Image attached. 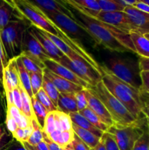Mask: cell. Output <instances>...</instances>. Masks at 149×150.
<instances>
[{
    "label": "cell",
    "instance_id": "cell-1",
    "mask_svg": "<svg viewBox=\"0 0 149 150\" xmlns=\"http://www.w3.org/2000/svg\"><path fill=\"white\" fill-rule=\"evenodd\" d=\"M101 71L102 81L107 89L128 109L134 118L139 120L143 115V101L140 92L114 76L105 64L101 65Z\"/></svg>",
    "mask_w": 149,
    "mask_h": 150
},
{
    "label": "cell",
    "instance_id": "cell-2",
    "mask_svg": "<svg viewBox=\"0 0 149 150\" xmlns=\"http://www.w3.org/2000/svg\"><path fill=\"white\" fill-rule=\"evenodd\" d=\"M77 13L78 18H76V21L98 45L113 52L123 53L129 51L112 36L102 22L80 12L77 11Z\"/></svg>",
    "mask_w": 149,
    "mask_h": 150
},
{
    "label": "cell",
    "instance_id": "cell-3",
    "mask_svg": "<svg viewBox=\"0 0 149 150\" xmlns=\"http://www.w3.org/2000/svg\"><path fill=\"white\" fill-rule=\"evenodd\" d=\"M88 89L103 103L112 117L115 125H129L134 124L138 120L134 118L128 109L112 95L102 81H99L96 86H91Z\"/></svg>",
    "mask_w": 149,
    "mask_h": 150
},
{
    "label": "cell",
    "instance_id": "cell-4",
    "mask_svg": "<svg viewBox=\"0 0 149 150\" xmlns=\"http://www.w3.org/2000/svg\"><path fill=\"white\" fill-rule=\"evenodd\" d=\"M118 79L140 92L141 77L139 62L119 57H110L105 64Z\"/></svg>",
    "mask_w": 149,
    "mask_h": 150
},
{
    "label": "cell",
    "instance_id": "cell-5",
    "mask_svg": "<svg viewBox=\"0 0 149 150\" xmlns=\"http://www.w3.org/2000/svg\"><path fill=\"white\" fill-rule=\"evenodd\" d=\"M28 25L24 20L13 19L0 32V38L8 60L18 57L22 51L23 36Z\"/></svg>",
    "mask_w": 149,
    "mask_h": 150
},
{
    "label": "cell",
    "instance_id": "cell-6",
    "mask_svg": "<svg viewBox=\"0 0 149 150\" xmlns=\"http://www.w3.org/2000/svg\"><path fill=\"white\" fill-rule=\"evenodd\" d=\"M22 20H27L30 25L41 29L47 33L58 37V32L51 23V20L45 16L43 11L32 4L31 1L19 0L9 1Z\"/></svg>",
    "mask_w": 149,
    "mask_h": 150
},
{
    "label": "cell",
    "instance_id": "cell-7",
    "mask_svg": "<svg viewBox=\"0 0 149 150\" xmlns=\"http://www.w3.org/2000/svg\"><path fill=\"white\" fill-rule=\"evenodd\" d=\"M144 126L145 118L140 117L134 124L114 125L107 132L113 136L120 150H132L136 142L143 133Z\"/></svg>",
    "mask_w": 149,
    "mask_h": 150
},
{
    "label": "cell",
    "instance_id": "cell-8",
    "mask_svg": "<svg viewBox=\"0 0 149 150\" xmlns=\"http://www.w3.org/2000/svg\"><path fill=\"white\" fill-rule=\"evenodd\" d=\"M58 62L72 70L90 86H96L102 81V74L80 55H77L71 59L64 56Z\"/></svg>",
    "mask_w": 149,
    "mask_h": 150
},
{
    "label": "cell",
    "instance_id": "cell-9",
    "mask_svg": "<svg viewBox=\"0 0 149 150\" xmlns=\"http://www.w3.org/2000/svg\"><path fill=\"white\" fill-rule=\"evenodd\" d=\"M29 27L26 29L24 33L23 43H22L21 54L32 59L38 66L44 70L45 69L44 63L51 58L47 55L46 52L39 41L32 35Z\"/></svg>",
    "mask_w": 149,
    "mask_h": 150
},
{
    "label": "cell",
    "instance_id": "cell-10",
    "mask_svg": "<svg viewBox=\"0 0 149 150\" xmlns=\"http://www.w3.org/2000/svg\"><path fill=\"white\" fill-rule=\"evenodd\" d=\"M44 13L57 27L67 34L69 36L72 35L74 37H81L87 34L83 27L77 23L76 19L74 20L62 13H49L45 12Z\"/></svg>",
    "mask_w": 149,
    "mask_h": 150
},
{
    "label": "cell",
    "instance_id": "cell-11",
    "mask_svg": "<svg viewBox=\"0 0 149 150\" xmlns=\"http://www.w3.org/2000/svg\"><path fill=\"white\" fill-rule=\"evenodd\" d=\"M99 21L109 24L126 33L131 32V27L127 14L124 11L103 12L100 11L95 18Z\"/></svg>",
    "mask_w": 149,
    "mask_h": 150
},
{
    "label": "cell",
    "instance_id": "cell-12",
    "mask_svg": "<svg viewBox=\"0 0 149 150\" xmlns=\"http://www.w3.org/2000/svg\"><path fill=\"white\" fill-rule=\"evenodd\" d=\"M131 27V32H137L143 35L149 34V14L140 11L134 7L124 8Z\"/></svg>",
    "mask_w": 149,
    "mask_h": 150
},
{
    "label": "cell",
    "instance_id": "cell-13",
    "mask_svg": "<svg viewBox=\"0 0 149 150\" xmlns=\"http://www.w3.org/2000/svg\"><path fill=\"white\" fill-rule=\"evenodd\" d=\"M44 64H45V68L49 70L50 71L53 73L54 74L57 75V76H60V77L63 78L64 79H67V80L72 82L73 83H75V84L81 86L83 89H88L91 86L87 82L80 79L75 73H73L72 70H70L67 67H64V65L61 64L60 63L57 62L55 60L49 59L45 62Z\"/></svg>",
    "mask_w": 149,
    "mask_h": 150
},
{
    "label": "cell",
    "instance_id": "cell-14",
    "mask_svg": "<svg viewBox=\"0 0 149 150\" xmlns=\"http://www.w3.org/2000/svg\"><path fill=\"white\" fill-rule=\"evenodd\" d=\"M84 92L87 100L88 107L92 110L108 127H110L114 125L115 122L103 103L97 97L95 96L89 89H84Z\"/></svg>",
    "mask_w": 149,
    "mask_h": 150
},
{
    "label": "cell",
    "instance_id": "cell-15",
    "mask_svg": "<svg viewBox=\"0 0 149 150\" xmlns=\"http://www.w3.org/2000/svg\"><path fill=\"white\" fill-rule=\"evenodd\" d=\"M31 32L34 35L35 38L39 41L42 47L45 51L46 52L47 55L53 60H55L58 62L61 58L64 56V54L57 48L56 45L40 30L37 28L31 25L29 27Z\"/></svg>",
    "mask_w": 149,
    "mask_h": 150
},
{
    "label": "cell",
    "instance_id": "cell-16",
    "mask_svg": "<svg viewBox=\"0 0 149 150\" xmlns=\"http://www.w3.org/2000/svg\"><path fill=\"white\" fill-rule=\"evenodd\" d=\"M18 70L15 58L9 60L8 64L4 68L2 74V86L4 93L12 92L20 84Z\"/></svg>",
    "mask_w": 149,
    "mask_h": 150
},
{
    "label": "cell",
    "instance_id": "cell-17",
    "mask_svg": "<svg viewBox=\"0 0 149 150\" xmlns=\"http://www.w3.org/2000/svg\"><path fill=\"white\" fill-rule=\"evenodd\" d=\"M36 7L45 13H62L75 20L76 16L71 10L69 9L64 1H53V0H34L31 1Z\"/></svg>",
    "mask_w": 149,
    "mask_h": 150
},
{
    "label": "cell",
    "instance_id": "cell-18",
    "mask_svg": "<svg viewBox=\"0 0 149 150\" xmlns=\"http://www.w3.org/2000/svg\"><path fill=\"white\" fill-rule=\"evenodd\" d=\"M44 74L52 81L59 93H75L83 89L81 86L54 74L46 68L44 70Z\"/></svg>",
    "mask_w": 149,
    "mask_h": 150
},
{
    "label": "cell",
    "instance_id": "cell-19",
    "mask_svg": "<svg viewBox=\"0 0 149 150\" xmlns=\"http://www.w3.org/2000/svg\"><path fill=\"white\" fill-rule=\"evenodd\" d=\"M57 110L66 114L78 112L74 93H60Z\"/></svg>",
    "mask_w": 149,
    "mask_h": 150
},
{
    "label": "cell",
    "instance_id": "cell-20",
    "mask_svg": "<svg viewBox=\"0 0 149 150\" xmlns=\"http://www.w3.org/2000/svg\"><path fill=\"white\" fill-rule=\"evenodd\" d=\"M130 38L136 50V54L140 57L149 58V40L144 35L137 32L129 33Z\"/></svg>",
    "mask_w": 149,
    "mask_h": 150
},
{
    "label": "cell",
    "instance_id": "cell-21",
    "mask_svg": "<svg viewBox=\"0 0 149 150\" xmlns=\"http://www.w3.org/2000/svg\"><path fill=\"white\" fill-rule=\"evenodd\" d=\"M14 16L16 18L20 19L9 1H3V3L0 5V32L13 20V17Z\"/></svg>",
    "mask_w": 149,
    "mask_h": 150
},
{
    "label": "cell",
    "instance_id": "cell-22",
    "mask_svg": "<svg viewBox=\"0 0 149 150\" xmlns=\"http://www.w3.org/2000/svg\"><path fill=\"white\" fill-rule=\"evenodd\" d=\"M72 129L74 130L76 136H78L79 139L84 142L91 149H94L96 145L99 143L101 140V138L95 136L91 132L87 130L81 128L79 126L72 123Z\"/></svg>",
    "mask_w": 149,
    "mask_h": 150
},
{
    "label": "cell",
    "instance_id": "cell-23",
    "mask_svg": "<svg viewBox=\"0 0 149 150\" xmlns=\"http://www.w3.org/2000/svg\"><path fill=\"white\" fill-rule=\"evenodd\" d=\"M54 120L55 123L53 132H66L73 130L72 122L68 114L56 110L54 111Z\"/></svg>",
    "mask_w": 149,
    "mask_h": 150
},
{
    "label": "cell",
    "instance_id": "cell-24",
    "mask_svg": "<svg viewBox=\"0 0 149 150\" xmlns=\"http://www.w3.org/2000/svg\"><path fill=\"white\" fill-rule=\"evenodd\" d=\"M69 116H70L72 122L73 124L79 126V127H81V128H83L85 129V130H89V131L91 132L92 133H93L95 136H98L99 138H102V135L104 134L103 132L96 128V127H94L93 125L91 124V123L89 122L83 116H82L79 112L72 113V114H69Z\"/></svg>",
    "mask_w": 149,
    "mask_h": 150
},
{
    "label": "cell",
    "instance_id": "cell-25",
    "mask_svg": "<svg viewBox=\"0 0 149 150\" xmlns=\"http://www.w3.org/2000/svg\"><path fill=\"white\" fill-rule=\"evenodd\" d=\"M7 114L15 120L19 128H26L32 125V121L29 120L14 104L7 105Z\"/></svg>",
    "mask_w": 149,
    "mask_h": 150
},
{
    "label": "cell",
    "instance_id": "cell-26",
    "mask_svg": "<svg viewBox=\"0 0 149 150\" xmlns=\"http://www.w3.org/2000/svg\"><path fill=\"white\" fill-rule=\"evenodd\" d=\"M18 89L20 90V95H21V103H22V113L29 119L31 121H33L34 120H36L34 114L33 109H32V100L30 96L28 95L27 92L25 90L23 85L20 83L18 86Z\"/></svg>",
    "mask_w": 149,
    "mask_h": 150
},
{
    "label": "cell",
    "instance_id": "cell-27",
    "mask_svg": "<svg viewBox=\"0 0 149 150\" xmlns=\"http://www.w3.org/2000/svg\"><path fill=\"white\" fill-rule=\"evenodd\" d=\"M16 63H17L18 70V74H19V79H20V83H21V84L23 85L25 90L27 92L28 95H29V96H30V98H32L34 95H33V93H32V87H31L29 73L26 70V69L25 68L24 65H23V62H22L21 59H20L19 56L16 57Z\"/></svg>",
    "mask_w": 149,
    "mask_h": 150
},
{
    "label": "cell",
    "instance_id": "cell-28",
    "mask_svg": "<svg viewBox=\"0 0 149 150\" xmlns=\"http://www.w3.org/2000/svg\"><path fill=\"white\" fill-rule=\"evenodd\" d=\"M79 113H80L82 116H83L91 124L93 125L94 127H96V128L100 130L101 131H102L103 133H105V132L108 131L109 127H108V125H106L101 120V119L99 118L92 110H91L89 107L86 108L85 109L82 110V111H80Z\"/></svg>",
    "mask_w": 149,
    "mask_h": 150
},
{
    "label": "cell",
    "instance_id": "cell-29",
    "mask_svg": "<svg viewBox=\"0 0 149 150\" xmlns=\"http://www.w3.org/2000/svg\"><path fill=\"white\" fill-rule=\"evenodd\" d=\"M32 100V109H33L34 114L36 118L37 121L39 123V126L42 128H43L44 124H45V119L48 114V111H47L46 108L37 100L34 96L31 98Z\"/></svg>",
    "mask_w": 149,
    "mask_h": 150
},
{
    "label": "cell",
    "instance_id": "cell-30",
    "mask_svg": "<svg viewBox=\"0 0 149 150\" xmlns=\"http://www.w3.org/2000/svg\"><path fill=\"white\" fill-rule=\"evenodd\" d=\"M42 89L45 92V93L48 95L52 102L53 103L54 105L56 106L57 108V104H58V96H59V92L58 89L56 88L54 86L53 83H52L51 80L44 74L43 72V82H42Z\"/></svg>",
    "mask_w": 149,
    "mask_h": 150
},
{
    "label": "cell",
    "instance_id": "cell-31",
    "mask_svg": "<svg viewBox=\"0 0 149 150\" xmlns=\"http://www.w3.org/2000/svg\"><path fill=\"white\" fill-rule=\"evenodd\" d=\"M32 123L33 125V131L29 139H28L27 143L31 146H36L40 142H43V132H42V128L39 126L37 120H34Z\"/></svg>",
    "mask_w": 149,
    "mask_h": 150
},
{
    "label": "cell",
    "instance_id": "cell-32",
    "mask_svg": "<svg viewBox=\"0 0 149 150\" xmlns=\"http://www.w3.org/2000/svg\"><path fill=\"white\" fill-rule=\"evenodd\" d=\"M132 150H149V125H148L145 119L144 131L142 136L136 142Z\"/></svg>",
    "mask_w": 149,
    "mask_h": 150
},
{
    "label": "cell",
    "instance_id": "cell-33",
    "mask_svg": "<svg viewBox=\"0 0 149 150\" xmlns=\"http://www.w3.org/2000/svg\"><path fill=\"white\" fill-rule=\"evenodd\" d=\"M35 98H37L38 101L46 108L47 111H48V113L52 112V111H55L57 110L56 106L53 104V103L52 102V100H51V98L48 97V95L45 93V91L42 89V88L41 89H39V92L34 95Z\"/></svg>",
    "mask_w": 149,
    "mask_h": 150
},
{
    "label": "cell",
    "instance_id": "cell-34",
    "mask_svg": "<svg viewBox=\"0 0 149 150\" xmlns=\"http://www.w3.org/2000/svg\"><path fill=\"white\" fill-rule=\"evenodd\" d=\"M32 131H33V125H32V123L31 125L28 126L26 128H19L18 127L12 134V136H13L15 140H16L17 142L20 144H23L24 142H27Z\"/></svg>",
    "mask_w": 149,
    "mask_h": 150
},
{
    "label": "cell",
    "instance_id": "cell-35",
    "mask_svg": "<svg viewBox=\"0 0 149 150\" xmlns=\"http://www.w3.org/2000/svg\"><path fill=\"white\" fill-rule=\"evenodd\" d=\"M101 11L114 12L124 11V8L121 7L115 0H98Z\"/></svg>",
    "mask_w": 149,
    "mask_h": 150
},
{
    "label": "cell",
    "instance_id": "cell-36",
    "mask_svg": "<svg viewBox=\"0 0 149 150\" xmlns=\"http://www.w3.org/2000/svg\"><path fill=\"white\" fill-rule=\"evenodd\" d=\"M30 76L31 87L33 95L34 96L37 93L42 89L43 82V73H29Z\"/></svg>",
    "mask_w": 149,
    "mask_h": 150
},
{
    "label": "cell",
    "instance_id": "cell-37",
    "mask_svg": "<svg viewBox=\"0 0 149 150\" xmlns=\"http://www.w3.org/2000/svg\"><path fill=\"white\" fill-rule=\"evenodd\" d=\"M25 68L26 69L29 73H43L45 69H42L37 64L36 62L33 61L32 59L28 57L27 56L24 55L23 54H20L19 55Z\"/></svg>",
    "mask_w": 149,
    "mask_h": 150
},
{
    "label": "cell",
    "instance_id": "cell-38",
    "mask_svg": "<svg viewBox=\"0 0 149 150\" xmlns=\"http://www.w3.org/2000/svg\"><path fill=\"white\" fill-rule=\"evenodd\" d=\"M140 77L142 81L140 94L142 96L149 98V71H141Z\"/></svg>",
    "mask_w": 149,
    "mask_h": 150
},
{
    "label": "cell",
    "instance_id": "cell-39",
    "mask_svg": "<svg viewBox=\"0 0 149 150\" xmlns=\"http://www.w3.org/2000/svg\"><path fill=\"white\" fill-rule=\"evenodd\" d=\"M102 139L105 144L106 150H120L113 136L110 133H108V132L104 133L102 136Z\"/></svg>",
    "mask_w": 149,
    "mask_h": 150
},
{
    "label": "cell",
    "instance_id": "cell-40",
    "mask_svg": "<svg viewBox=\"0 0 149 150\" xmlns=\"http://www.w3.org/2000/svg\"><path fill=\"white\" fill-rule=\"evenodd\" d=\"M74 96H75L76 102H77V107L78 112L81 111L82 110L85 109L88 107V103L87 100H86V95H85L84 89L83 90L74 93Z\"/></svg>",
    "mask_w": 149,
    "mask_h": 150
},
{
    "label": "cell",
    "instance_id": "cell-41",
    "mask_svg": "<svg viewBox=\"0 0 149 150\" xmlns=\"http://www.w3.org/2000/svg\"><path fill=\"white\" fill-rule=\"evenodd\" d=\"M8 59H7V55L5 54L4 48H3L2 43H1V38H0V75H1V80H2V74L4 68L8 64Z\"/></svg>",
    "mask_w": 149,
    "mask_h": 150
},
{
    "label": "cell",
    "instance_id": "cell-42",
    "mask_svg": "<svg viewBox=\"0 0 149 150\" xmlns=\"http://www.w3.org/2000/svg\"><path fill=\"white\" fill-rule=\"evenodd\" d=\"M5 126L6 129L7 130V131L10 133H11V135L18 128L17 125V123H16L15 120L10 115L7 114L6 115V120H5Z\"/></svg>",
    "mask_w": 149,
    "mask_h": 150
},
{
    "label": "cell",
    "instance_id": "cell-43",
    "mask_svg": "<svg viewBox=\"0 0 149 150\" xmlns=\"http://www.w3.org/2000/svg\"><path fill=\"white\" fill-rule=\"evenodd\" d=\"M13 104L22 112V103H21V95L18 86L15 88L13 90Z\"/></svg>",
    "mask_w": 149,
    "mask_h": 150
},
{
    "label": "cell",
    "instance_id": "cell-44",
    "mask_svg": "<svg viewBox=\"0 0 149 150\" xmlns=\"http://www.w3.org/2000/svg\"><path fill=\"white\" fill-rule=\"evenodd\" d=\"M72 146L74 150H91L90 148L84 143V142H82L80 139L78 138V136L74 135V139H73L72 142Z\"/></svg>",
    "mask_w": 149,
    "mask_h": 150
},
{
    "label": "cell",
    "instance_id": "cell-45",
    "mask_svg": "<svg viewBox=\"0 0 149 150\" xmlns=\"http://www.w3.org/2000/svg\"><path fill=\"white\" fill-rule=\"evenodd\" d=\"M43 141L46 143V144L48 145V148L50 150H65L64 148H62L61 146H60L59 145L57 144L56 143L53 142L52 140L49 139L45 133H43Z\"/></svg>",
    "mask_w": 149,
    "mask_h": 150
},
{
    "label": "cell",
    "instance_id": "cell-46",
    "mask_svg": "<svg viewBox=\"0 0 149 150\" xmlns=\"http://www.w3.org/2000/svg\"><path fill=\"white\" fill-rule=\"evenodd\" d=\"M142 101H143V107H142V114L149 120V98L142 96Z\"/></svg>",
    "mask_w": 149,
    "mask_h": 150
},
{
    "label": "cell",
    "instance_id": "cell-47",
    "mask_svg": "<svg viewBox=\"0 0 149 150\" xmlns=\"http://www.w3.org/2000/svg\"><path fill=\"white\" fill-rule=\"evenodd\" d=\"M138 62L140 71H149V58L140 57Z\"/></svg>",
    "mask_w": 149,
    "mask_h": 150
},
{
    "label": "cell",
    "instance_id": "cell-48",
    "mask_svg": "<svg viewBox=\"0 0 149 150\" xmlns=\"http://www.w3.org/2000/svg\"><path fill=\"white\" fill-rule=\"evenodd\" d=\"M124 8L128 7H134L137 3V0H115Z\"/></svg>",
    "mask_w": 149,
    "mask_h": 150
},
{
    "label": "cell",
    "instance_id": "cell-49",
    "mask_svg": "<svg viewBox=\"0 0 149 150\" xmlns=\"http://www.w3.org/2000/svg\"><path fill=\"white\" fill-rule=\"evenodd\" d=\"M134 7L138 9L140 11H143L144 13L149 14V5L145 4L143 1H137V3H136Z\"/></svg>",
    "mask_w": 149,
    "mask_h": 150
},
{
    "label": "cell",
    "instance_id": "cell-50",
    "mask_svg": "<svg viewBox=\"0 0 149 150\" xmlns=\"http://www.w3.org/2000/svg\"><path fill=\"white\" fill-rule=\"evenodd\" d=\"M36 147L37 148V149L39 150H50L49 148H48V145L46 144V143H45L44 141H43V142H40L39 144L37 145Z\"/></svg>",
    "mask_w": 149,
    "mask_h": 150
},
{
    "label": "cell",
    "instance_id": "cell-51",
    "mask_svg": "<svg viewBox=\"0 0 149 150\" xmlns=\"http://www.w3.org/2000/svg\"><path fill=\"white\" fill-rule=\"evenodd\" d=\"M92 150H106V149H105V144H104V142L102 139V138H101V140L100 142H99V143L96 145V147H95L94 149H92Z\"/></svg>",
    "mask_w": 149,
    "mask_h": 150
},
{
    "label": "cell",
    "instance_id": "cell-52",
    "mask_svg": "<svg viewBox=\"0 0 149 150\" xmlns=\"http://www.w3.org/2000/svg\"><path fill=\"white\" fill-rule=\"evenodd\" d=\"M12 147L9 148V150H26V148L21 144L19 143L18 145H15V146H11Z\"/></svg>",
    "mask_w": 149,
    "mask_h": 150
},
{
    "label": "cell",
    "instance_id": "cell-53",
    "mask_svg": "<svg viewBox=\"0 0 149 150\" xmlns=\"http://www.w3.org/2000/svg\"><path fill=\"white\" fill-rule=\"evenodd\" d=\"M64 149L65 150H74V148H73V146H72V144H70L69 145H67V146H66L65 148H64Z\"/></svg>",
    "mask_w": 149,
    "mask_h": 150
},
{
    "label": "cell",
    "instance_id": "cell-54",
    "mask_svg": "<svg viewBox=\"0 0 149 150\" xmlns=\"http://www.w3.org/2000/svg\"><path fill=\"white\" fill-rule=\"evenodd\" d=\"M143 2L145 3V4H148V5H149V0H143Z\"/></svg>",
    "mask_w": 149,
    "mask_h": 150
},
{
    "label": "cell",
    "instance_id": "cell-55",
    "mask_svg": "<svg viewBox=\"0 0 149 150\" xmlns=\"http://www.w3.org/2000/svg\"><path fill=\"white\" fill-rule=\"evenodd\" d=\"M0 86H2V80H1V75H0Z\"/></svg>",
    "mask_w": 149,
    "mask_h": 150
},
{
    "label": "cell",
    "instance_id": "cell-56",
    "mask_svg": "<svg viewBox=\"0 0 149 150\" xmlns=\"http://www.w3.org/2000/svg\"><path fill=\"white\" fill-rule=\"evenodd\" d=\"M145 37L146 38H148V39L149 40V34H148V35H144Z\"/></svg>",
    "mask_w": 149,
    "mask_h": 150
},
{
    "label": "cell",
    "instance_id": "cell-57",
    "mask_svg": "<svg viewBox=\"0 0 149 150\" xmlns=\"http://www.w3.org/2000/svg\"><path fill=\"white\" fill-rule=\"evenodd\" d=\"M145 120H146V122H147L148 125H149V120H147V119H146L145 117Z\"/></svg>",
    "mask_w": 149,
    "mask_h": 150
},
{
    "label": "cell",
    "instance_id": "cell-58",
    "mask_svg": "<svg viewBox=\"0 0 149 150\" xmlns=\"http://www.w3.org/2000/svg\"><path fill=\"white\" fill-rule=\"evenodd\" d=\"M2 3H3V1H0V5H1V4H2Z\"/></svg>",
    "mask_w": 149,
    "mask_h": 150
},
{
    "label": "cell",
    "instance_id": "cell-59",
    "mask_svg": "<svg viewBox=\"0 0 149 150\" xmlns=\"http://www.w3.org/2000/svg\"><path fill=\"white\" fill-rule=\"evenodd\" d=\"M91 150H92V149H91Z\"/></svg>",
    "mask_w": 149,
    "mask_h": 150
},
{
    "label": "cell",
    "instance_id": "cell-60",
    "mask_svg": "<svg viewBox=\"0 0 149 150\" xmlns=\"http://www.w3.org/2000/svg\"><path fill=\"white\" fill-rule=\"evenodd\" d=\"M26 150H27V149H26Z\"/></svg>",
    "mask_w": 149,
    "mask_h": 150
}]
</instances>
